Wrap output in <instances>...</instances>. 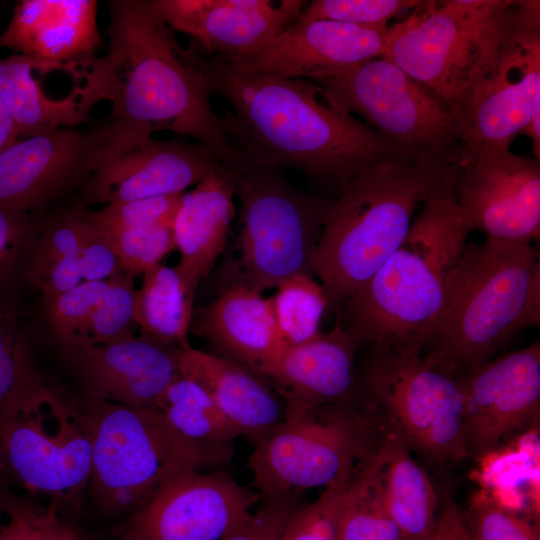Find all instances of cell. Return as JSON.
Instances as JSON below:
<instances>
[{
    "label": "cell",
    "mask_w": 540,
    "mask_h": 540,
    "mask_svg": "<svg viewBox=\"0 0 540 540\" xmlns=\"http://www.w3.org/2000/svg\"><path fill=\"white\" fill-rule=\"evenodd\" d=\"M381 441L357 468L346 491L337 540H406L390 517L381 486Z\"/></svg>",
    "instance_id": "cell-31"
},
{
    "label": "cell",
    "mask_w": 540,
    "mask_h": 540,
    "mask_svg": "<svg viewBox=\"0 0 540 540\" xmlns=\"http://www.w3.org/2000/svg\"><path fill=\"white\" fill-rule=\"evenodd\" d=\"M220 165L214 152L197 142L157 140L113 126L73 208L183 193Z\"/></svg>",
    "instance_id": "cell-15"
},
{
    "label": "cell",
    "mask_w": 540,
    "mask_h": 540,
    "mask_svg": "<svg viewBox=\"0 0 540 540\" xmlns=\"http://www.w3.org/2000/svg\"><path fill=\"white\" fill-rule=\"evenodd\" d=\"M415 0H313L307 2L299 19L329 20L363 27L386 26L387 22L412 9Z\"/></svg>",
    "instance_id": "cell-41"
},
{
    "label": "cell",
    "mask_w": 540,
    "mask_h": 540,
    "mask_svg": "<svg viewBox=\"0 0 540 540\" xmlns=\"http://www.w3.org/2000/svg\"><path fill=\"white\" fill-rule=\"evenodd\" d=\"M540 108V2L514 1L495 62L459 118V145L504 146Z\"/></svg>",
    "instance_id": "cell-13"
},
{
    "label": "cell",
    "mask_w": 540,
    "mask_h": 540,
    "mask_svg": "<svg viewBox=\"0 0 540 540\" xmlns=\"http://www.w3.org/2000/svg\"><path fill=\"white\" fill-rule=\"evenodd\" d=\"M154 407L178 433L192 442L227 445L240 436L207 391L180 373L166 387Z\"/></svg>",
    "instance_id": "cell-32"
},
{
    "label": "cell",
    "mask_w": 540,
    "mask_h": 540,
    "mask_svg": "<svg viewBox=\"0 0 540 540\" xmlns=\"http://www.w3.org/2000/svg\"><path fill=\"white\" fill-rule=\"evenodd\" d=\"M179 373L199 383L240 436L253 443L285 418L276 388L242 364L189 346L181 352Z\"/></svg>",
    "instance_id": "cell-24"
},
{
    "label": "cell",
    "mask_w": 540,
    "mask_h": 540,
    "mask_svg": "<svg viewBox=\"0 0 540 540\" xmlns=\"http://www.w3.org/2000/svg\"><path fill=\"white\" fill-rule=\"evenodd\" d=\"M307 2L151 0V5L174 32L191 36L212 58L238 63L264 50Z\"/></svg>",
    "instance_id": "cell-20"
},
{
    "label": "cell",
    "mask_w": 540,
    "mask_h": 540,
    "mask_svg": "<svg viewBox=\"0 0 540 540\" xmlns=\"http://www.w3.org/2000/svg\"><path fill=\"white\" fill-rule=\"evenodd\" d=\"M18 139L15 124L0 97V152Z\"/></svg>",
    "instance_id": "cell-48"
},
{
    "label": "cell",
    "mask_w": 540,
    "mask_h": 540,
    "mask_svg": "<svg viewBox=\"0 0 540 540\" xmlns=\"http://www.w3.org/2000/svg\"><path fill=\"white\" fill-rule=\"evenodd\" d=\"M12 479L10 477L5 452L3 448L2 438L0 434V511L3 513L5 507L17 495L11 487Z\"/></svg>",
    "instance_id": "cell-47"
},
{
    "label": "cell",
    "mask_w": 540,
    "mask_h": 540,
    "mask_svg": "<svg viewBox=\"0 0 540 540\" xmlns=\"http://www.w3.org/2000/svg\"><path fill=\"white\" fill-rule=\"evenodd\" d=\"M96 16L94 0H22L0 35V46L70 72L95 57L101 44Z\"/></svg>",
    "instance_id": "cell-23"
},
{
    "label": "cell",
    "mask_w": 540,
    "mask_h": 540,
    "mask_svg": "<svg viewBox=\"0 0 540 540\" xmlns=\"http://www.w3.org/2000/svg\"><path fill=\"white\" fill-rule=\"evenodd\" d=\"M193 289L176 267L161 263L143 273L135 298V324L141 334L158 341L189 347L187 334L193 316Z\"/></svg>",
    "instance_id": "cell-29"
},
{
    "label": "cell",
    "mask_w": 540,
    "mask_h": 540,
    "mask_svg": "<svg viewBox=\"0 0 540 540\" xmlns=\"http://www.w3.org/2000/svg\"><path fill=\"white\" fill-rule=\"evenodd\" d=\"M463 514L472 540H511L532 525L482 491Z\"/></svg>",
    "instance_id": "cell-44"
},
{
    "label": "cell",
    "mask_w": 540,
    "mask_h": 540,
    "mask_svg": "<svg viewBox=\"0 0 540 540\" xmlns=\"http://www.w3.org/2000/svg\"><path fill=\"white\" fill-rule=\"evenodd\" d=\"M112 132L108 120L18 139L0 152V206L35 218L73 190L80 193Z\"/></svg>",
    "instance_id": "cell-17"
},
{
    "label": "cell",
    "mask_w": 540,
    "mask_h": 540,
    "mask_svg": "<svg viewBox=\"0 0 540 540\" xmlns=\"http://www.w3.org/2000/svg\"><path fill=\"white\" fill-rule=\"evenodd\" d=\"M361 346L335 319L333 328L284 349L258 373L285 403V416L317 408L361 403L355 381Z\"/></svg>",
    "instance_id": "cell-22"
},
{
    "label": "cell",
    "mask_w": 540,
    "mask_h": 540,
    "mask_svg": "<svg viewBox=\"0 0 540 540\" xmlns=\"http://www.w3.org/2000/svg\"><path fill=\"white\" fill-rule=\"evenodd\" d=\"M232 170L220 165L183 194L173 233L180 261L176 268L196 289L224 250L235 215Z\"/></svg>",
    "instance_id": "cell-26"
},
{
    "label": "cell",
    "mask_w": 540,
    "mask_h": 540,
    "mask_svg": "<svg viewBox=\"0 0 540 540\" xmlns=\"http://www.w3.org/2000/svg\"><path fill=\"white\" fill-rule=\"evenodd\" d=\"M430 540H450L449 523L445 512L438 520L436 530Z\"/></svg>",
    "instance_id": "cell-49"
},
{
    "label": "cell",
    "mask_w": 540,
    "mask_h": 540,
    "mask_svg": "<svg viewBox=\"0 0 540 540\" xmlns=\"http://www.w3.org/2000/svg\"><path fill=\"white\" fill-rule=\"evenodd\" d=\"M108 287V279L83 281L46 307L52 332L59 345L78 336L102 303Z\"/></svg>",
    "instance_id": "cell-42"
},
{
    "label": "cell",
    "mask_w": 540,
    "mask_h": 540,
    "mask_svg": "<svg viewBox=\"0 0 540 540\" xmlns=\"http://www.w3.org/2000/svg\"><path fill=\"white\" fill-rule=\"evenodd\" d=\"M107 52L73 68L72 77L89 110L108 101L109 122L152 136L170 131L190 137L235 170L240 162L210 103L202 58L182 47L150 0L107 2Z\"/></svg>",
    "instance_id": "cell-2"
},
{
    "label": "cell",
    "mask_w": 540,
    "mask_h": 540,
    "mask_svg": "<svg viewBox=\"0 0 540 540\" xmlns=\"http://www.w3.org/2000/svg\"><path fill=\"white\" fill-rule=\"evenodd\" d=\"M133 279L120 268L109 277V287L102 303L78 336L70 342L85 341L93 344H110L134 336L137 289L134 287Z\"/></svg>",
    "instance_id": "cell-36"
},
{
    "label": "cell",
    "mask_w": 540,
    "mask_h": 540,
    "mask_svg": "<svg viewBox=\"0 0 540 540\" xmlns=\"http://www.w3.org/2000/svg\"><path fill=\"white\" fill-rule=\"evenodd\" d=\"M259 502L221 540H281L289 518L301 505L298 492L260 496Z\"/></svg>",
    "instance_id": "cell-43"
},
{
    "label": "cell",
    "mask_w": 540,
    "mask_h": 540,
    "mask_svg": "<svg viewBox=\"0 0 540 540\" xmlns=\"http://www.w3.org/2000/svg\"><path fill=\"white\" fill-rule=\"evenodd\" d=\"M391 34L388 25L363 27L298 18L260 53L230 64L256 75L313 81L381 57Z\"/></svg>",
    "instance_id": "cell-21"
},
{
    "label": "cell",
    "mask_w": 540,
    "mask_h": 540,
    "mask_svg": "<svg viewBox=\"0 0 540 540\" xmlns=\"http://www.w3.org/2000/svg\"><path fill=\"white\" fill-rule=\"evenodd\" d=\"M381 451L382 494L390 517L406 540H430L438 520L429 476L395 434L384 432Z\"/></svg>",
    "instance_id": "cell-28"
},
{
    "label": "cell",
    "mask_w": 540,
    "mask_h": 540,
    "mask_svg": "<svg viewBox=\"0 0 540 540\" xmlns=\"http://www.w3.org/2000/svg\"><path fill=\"white\" fill-rule=\"evenodd\" d=\"M444 512L448 518L450 540H472L463 512L454 504Z\"/></svg>",
    "instance_id": "cell-46"
},
{
    "label": "cell",
    "mask_w": 540,
    "mask_h": 540,
    "mask_svg": "<svg viewBox=\"0 0 540 540\" xmlns=\"http://www.w3.org/2000/svg\"><path fill=\"white\" fill-rule=\"evenodd\" d=\"M3 522H4V514L0 511V527Z\"/></svg>",
    "instance_id": "cell-51"
},
{
    "label": "cell",
    "mask_w": 540,
    "mask_h": 540,
    "mask_svg": "<svg viewBox=\"0 0 540 540\" xmlns=\"http://www.w3.org/2000/svg\"><path fill=\"white\" fill-rule=\"evenodd\" d=\"M469 456L493 451L527 427L540 410V344L494 357L456 377Z\"/></svg>",
    "instance_id": "cell-18"
},
{
    "label": "cell",
    "mask_w": 540,
    "mask_h": 540,
    "mask_svg": "<svg viewBox=\"0 0 540 540\" xmlns=\"http://www.w3.org/2000/svg\"><path fill=\"white\" fill-rule=\"evenodd\" d=\"M511 540H540L539 529L531 525L528 529L519 533Z\"/></svg>",
    "instance_id": "cell-50"
},
{
    "label": "cell",
    "mask_w": 540,
    "mask_h": 540,
    "mask_svg": "<svg viewBox=\"0 0 540 540\" xmlns=\"http://www.w3.org/2000/svg\"><path fill=\"white\" fill-rule=\"evenodd\" d=\"M453 189L470 232L533 243L540 235V162L504 146L459 145Z\"/></svg>",
    "instance_id": "cell-14"
},
{
    "label": "cell",
    "mask_w": 540,
    "mask_h": 540,
    "mask_svg": "<svg viewBox=\"0 0 540 540\" xmlns=\"http://www.w3.org/2000/svg\"><path fill=\"white\" fill-rule=\"evenodd\" d=\"M92 420L87 494L113 526L130 517L168 479L230 462L232 444L192 442L154 407L83 399ZM112 526V527H113Z\"/></svg>",
    "instance_id": "cell-6"
},
{
    "label": "cell",
    "mask_w": 540,
    "mask_h": 540,
    "mask_svg": "<svg viewBox=\"0 0 540 540\" xmlns=\"http://www.w3.org/2000/svg\"><path fill=\"white\" fill-rule=\"evenodd\" d=\"M183 349L141 334L110 344L73 341L59 353L84 399L149 407L179 374Z\"/></svg>",
    "instance_id": "cell-19"
},
{
    "label": "cell",
    "mask_w": 540,
    "mask_h": 540,
    "mask_svg": "<svg viewBox=\"0 0 540 540\" xmlns=\"http://www.w3.org/2000/svg\"><path fill=\"white\" fill-rule=\"evenodd\" d=\"M239 199L238 278L262 292L284 280L312 275V261L333 198L304 192L280 171L232 170Z\"/></svg>",
    "instance_id": "cell-10"
},
{
    "label": "cell",
    "mask_w": 540,
    "mask_h": 540,
    "mask_svg": "<svg viewBox=\"0 0 540 540\" xmlns=\"http://www.w3.org/2000/svg\"><path fill=\"white\" fill-rule=\"evenodd\" d=\"M0 540H96L97 535L70 519L59 505L15 496L3 510Z\"/></svg>",
    "instance_id": "cell-35"
},
{
    "label": "cell",
    "mask_w": 540,
    "mask_h": 540,
    "mask_svg": "<svg viewBox=\"0 0 540 540\" xmlns=\"http://www.w3.org/2000/svg\"><path fill=\"white\" fill-rule=\"evenodd\" d=\"M331 105L357 115L402 150L452 160L459 122L426 87L392 61L377 57L313 80Z\"/></svg>",
    "instance_id": "cell-12"
},
{
    "label": "cell",
    "mask_w": 540,
    "mask_h": 540,
    "mask_svg": "<svg viewBox=\"0 0 540 540\" xmlns=\"http://www.w3.org/2000/svg\"><path fill=\"white\" fill-rule=\"evenodd\" d=\"M452 160L407 156L379 161L352 178L327 213L312 273L335 311L390 257L414 213L450 174Z\"/></svg>",
    "instance_id": "cell-5"
},
{
    "label": "cell",
    "mask_w": 540,
    "mask_h": 540,
    "mask_svg": "<svg viewBox=\"0 0 540 540\" xmlns=\"http://www.w3.org/2000/svg\"><path fill=\"white\" fill-rule=\"evenodd\" d=\"M95 228L111 246L119 268L133 278L159 264L176 248L172 227L152 226L126 230Z\"/></svg>",
    "instance_id": "cell-38"
},
{
    "label": "cell",
    "mask_w": 540,
    "mask_h": 540,
    "mask_svg": "<svg viewBox=\"0 0 540 540\" xmlns=\"http://www.w3.org/2000/svg\"><path fill=\"white\" fill-rule=\"evenodd\" d=\"M514 0L422 1L392 26L384 57L438 97L457 120L501 48Z\"/></svg>",
    "instance_id": "cell-7"
},
{
    "label": "cell",
    "mask_w": 540,
    "mask_h": 540,
    "mask_svg": "<svg viewBox=\"0 0 540 540\" xmlns=\"http://www.w3.org/2000/svg\"><path fill=\"white\" fill-rule=\"evenodd\" d=\"M540 324V261L533 243L485 237L466 244L446 284L421 357L456 377Z\"/></svg>",
    "instance_id": "cell-4"
},
{
    "label": "cell",
    "mask_w": 540,
    "mask_h": 540,
    "mask_svg": "<svg viewBox=\"0 0 540 540\" xmlns=\"http://www.w3.org/2000/svg\"><path fill=\"white\" fill-rule=\"evenodd\" d=\"M28 285L45 307L83 280L78 243V209L53 217L37 235L28 265Z\"/></svg>",
    "instance_id": "cell-30"
},
{
    "label": "cell",
    "mask_w": 540,
    "mask_h": 540,
    "mask_svg": "<svg viewBox=\"0 0 540 540\" xmlns=\"http://www.w3.org/2000/svg\"><path fill=\"white\" fill-rule=\"evenodd\" d=\"M40 222L0 206V314L21 316L20 294Z\"/></svg>",
    "instance_id": "cell-34"
},
{
    "label": "cell",
    "mask_w": 540,
    "mask_h": 540,
    "mask_svg": "<svg viewBox=\"0 0 540 540\" xmlns=\"http://www.w3.org/2000/svg\"><path fill=\"white\" fill-rule=\"evenodd\" d=\"M363 347L355 362L357 393L380 428L437 465L469 457L456 378L421 356L374 344Z\"/></svg>",
    "instance_id": "cell-8"
},
{
    "label": "cell",
    "mask_w": 540,
    "mask_h": 540,
    "mask_svg": "<svg viewBox=\"0 0 540 540\" xmlns=\"http://www.w3.org/2000/svg\"><path fill=\"white\" fill-rule=\"evenodd\" d=\"M0 434L12 481L31 497L82 510L92 461V420L77 401L43 378L0 412Z\"/></svg>",
    "instance_id": "cell-9"
},
{
    "label": "cell",
    "mask_w": 540,
    "mask_h": 540,
    "mask_svg": "<svg viewBox=\"0 0 540 540\" xmlns=\"http://www.w3.org/2000/svg\"><path fill=\"white\" fill-rule=\"evenodd\" d=\"M19 318L0 314V412L42 379L34 366Z\"/></svg>",
    "instance_id": "cell-37"
},
{
    "label": "cell",
    "mask_w": 540,
    "mask_h": 540,
    "mask_svg": "<svg viewBox=\"0 0 540 540\" xmlns=\"http://www.w3.org/2000/svg\"><path fill=\"white\" fill-rule=\"evenodd\" d=\"M78 243L84 281L107 280L119 269L111 246L83 209H78Z\"/></svg>",
    "instance_id": "cell-45"
},
{
    "label": "cell",
    "mask_w": 540,
    "mask_h": 540,
    "mask_svg": "<svg viewBox=\"0 0 540 540\" xmlns=\"http://www.w3.org/2000/svg\"><path fill=\"white\" fill-rule=\"evenodd\" d=\"M202 70L210 93L232 109L221 120L240 167L295 169L337 197L373 164L418 156L331 105L311 80L256 75L212 57Z\"/></svg>",
    "instance_id": "cell-1"
},
{
    "label": "cell",
    "mask_w": 540,
    "mask_h": 540,
    "mask_svg": "<svg viewBox=\"0 0 540 540\" xmlns=\"http://www.w3.org/2000/svg\"><path fill=\"white\" fill-rule=\"evenodd\" d=\"M468 234L454 195L452 166L420 206L402 243L334 311L342 327L360 346L421 356Z\"/></svg>",
    "instance_id": "cell-3"
},
{
    "label": "cell",
    "mask_w": 540,
    "mask_h": 540,
    "mask_svg": "<svg viewBox=\"0 0 540 540\" xmlns=\"http://www.w3.org/2000/svg\"><path fill=\"white\" fill-rule=\"evenodd\" d=\"M53 63L20 54L0 58V97L19 139L87 122L90 110L76 87L63 99H51L33 72Z\"/></svg>",
    "instance_id": "cell-27"
},
{
    "label": "cell",
    "mask_w": 540,
    "mask_h": 540,
    "mask_svg": "<svg viewBox=\"0 0 540 540\" xmlns=\"http://www.w3.org/2000/svg\"><path fill=\"white\" fill-rule=\"evenodd\" d=\"M193 330L207 339L213 354L257 373L285 347L271 298L234 282L199 310Z\"/></svg>",
    "instance_id": "cell-25"
},
{
    "label": "cell",
    "mask_w": 540,
    "mask_h": 540,
    "mask_svg": "<svg viewBox=\"0 0 540 540\" xmlns=\"http://www.w3.org/2000/svg\"><path fill=\"white\" fill-rule=\"evenodd\" d=\"M184 193L110 203L87 213L90 222L101 230H126L152 226L172 227Z\"/></svg>",
    "instance_id": "cell-40"
},
{
    "label": "cell",
    "mask_w": 540,
    "mask_h": 540,
    "mask_svg": "<svg viewBox=\"0 0 540 540\" xmlns=\"http://www.w3.org/2000/svg\"><path fill=\"white\" fill-rule=\"evenodd\" d=\"M381 432L360 403L285 416L254 443L247 467L260 496L326 487L364 462Z\"/></svg>",
    "instance_id": "cell-11"
},
{
    "label": "cell",
    "mask_w": 540,
    "mask_h": 540,
    "mask_svg": "<svg viewBox=\"0 0 540 540\" xmlns=\"http://www.w3.org/2000/svg\"><path fill=\"white\" fill-rule=\"evenodd\" d=\"M259 500L229 473L187 470L165 481L107 535L115 540H221Z\"/></svg>",
    "instance_id": "cell-16"
},
{
    "label": "cell",
    "mask_w": 540,
    "mask_h": 540,
    "mask_svg": "<svg viewBox=\"0 0 540 540\" xmlns=\"http://www.w3.org/2000/svg\"><path fill=\"white\" fill-rule=\"evenodd\" d=\"M357 468L326 486L314 502L301 504L289 518L281 540H337L341 506Z\"/></svg>",
    "instance_id": "cell-39"
},
{
    "label": "cell",
    "mask_w": 540,
    "mask_h": 540,
    "mask_svg": "<svg viewBox=\"0 0 540 540\" xmlns=\"http://www.w3.org/2000/svg\"><path fill=\"white\" fill-rule=\"evenodd\" d=\"M270 297L279 334L285 346L306 342L320 331L329 303L324 288L311 274L292 276Z\"/></svg>",
    "instance_id": "cell-33"
}]
</instances>
